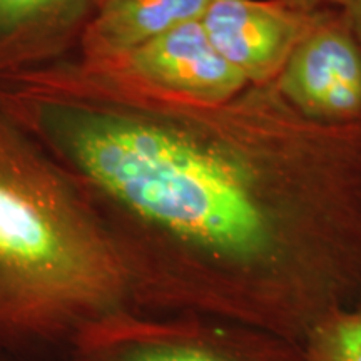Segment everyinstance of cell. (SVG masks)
I'll return each mask as SVG.
<instances>
[{
    "label": "cell",
    "mask_w": 361,
    "mask_h": 361,
    "mask_svg": "<svg viewBox=\"0 0 361 361\" xmlns=\"http://www.w3.org/2000/svg\"><path fill=\"white\" fill-rule=\"evenodd\" d=\"M211 0H107L94 11L82 35L84 61H119L176 27L201 20Z\"/></svg>",
    "instance_id": "obj_8"
},
{
    "label": "cell",
    "mask_w": 361,
    "mask_h": 361,
    "mask_svg": "<svg viewBox=\"0 0 361 361\" xmlns=\"http://www.w3.org/2000/svg\"><path fill=\"white\" fill-rule=\"evenodd\" d=\"M274 84L310 121L361 124V49L345 12L316 13Z\"/></svg>",
    "instance_id": "obj_4"
},
{
    "label": "cell",
    "mask_w": 361,
    "mask_h": 361,
    "mask_svg": "<svg viewBox=\"0 0 361 361\" xmlns=\"http://www.w3.org/2000/svg\"><path fill=\"white\" fill-rule=\"evenodd\" d=\"M316 13L281 0H211L201 24L216 51L250 84L278 79Z\"/></svg>",
    "instance_id": "obj_5"
},
{
    "label": "cell",
    "mask_w": 361,
    "mask_h": 361,
    "mask_svg": "<svg viewBox=\"0 0 361 361\" xmlns=\"http://www.w3.org/2000/svg\"><path fill=\"white\" fill-rule=\"evenodd\" d=\"M99 66H111L151 87L200 102H224L250 85L216 51L201 20L176 27L129 56Z\"/></svg>",
    "instance_id": "obj_6"
},
{
    "label": "cell",
    "mask_w": 361,
    "mask_h": 361,
    "mask_svg": "<svg viewBox=\"0 0 361 361\" xmlns=\"http://www.w3.org/2000/svg\"><path fill=\"white\" fill-rule=\"evenodd\" d=\"M0 361H4V360H0Z\"/></svg>",
    "instance_id": "obj_13"
},
{
    "label": "cell",
    "mask_w": 361,
    "mask_h": 361,
    "mask_svg": "<svg viewBox=\"0 0 361 361\" xmlns=\"http://www.w3.org/2000/svg\"><path fill=\"white\" fill-rule=\"evenodd\" d=\"M94 0H0V78L34 69L80 39Z\"/></svg>",
    "instance_id": "obj_7"
},
{
    "label": "cell",
    "mask_w": 361,
    "mask_h": 361,
    "mask_svg": "<svg viewBox=\"0 0 361 361\" xmlns=\"http://www.w3.org/2000/svg\"><path fill=\"white\" fill-rule=\"evenodd\" d=\"M348 24L351 27L356 42H358L361 49V0H346L345 7H343Z\"/></svg>",
    "instance_id": "obj_11"
},
{
    "label": "cell",
    "mask_w": 361,
    "mask_h": 361,
    "mask_svg": "<svg viewBox=\"0 0 361 361\" xmlns=\"http://www.w3.org/2000/svg\"><path fill=\"white\" fill-rule=\"evenodd\" d=\"M281 2L301 12L318 13L326 11H343L346 0H281Z\"/></svg>",
    "instance_id": "obj_10"
},
{
    "label": "cell",
    "mask_w": 361,
    "mask_h": 361,
    "mask_svg": "<svg viewBox=\"0 0 361 361\" xmlns=\"http://www.w3.org/2000/svg\"><path fill=\"white\" fill-rule=\"evenodd\" d=\"M301 346L306 361H361V298L323 318Z\"/></svg>",
    "instance_id": "obj_9"
},
{
    "label": "cell",
    "mask_w": 361,
    "mask_h": 361,
    "mask_svg": "<svg viewBox=\"0 0 361 361\" xmlns=\"http://www.w3.org/2000/svg\"><path fill=\"white\" fill-rule=\"evenodd\" d=\"M130 310L75 180L0 107V360L62 361L85 329Z\"/></svg>",
    "instance_id": "obj_2"
},
{
    "label": "cell",
    "mask_w": 361,
    "mask_h": 361,
    "mask_svg": "<svg viewBox=\"0 0 361 361\" xmlns=\"http://www.w3.org/2000/svg\"><path fill=\"white\" fill-rule=\"evenodd\" d=\"M62 361H306L301 343L241 326L124 311L85 329Z\"/></svg>",
    "instance_id": "obj_3"
},
{
    "label": "cell",
    "mask_w": 361,
    "mask_h": 361,
    "mask_svg": "<svg viewBox=\"0 0 361 361\" xmlns=\"http://www.w3.org/2000/svg\"><path fill=\"white\" fill-rule=\"evenodd\" d=\"M104 2H107V0H94V11H96L99 6H102Z\"/></svg>",
    "instance_id": "obj_12"
},
{
    "label": "cell",
    "mask_w": 361,
    "mask_h": 361,
    "mask_svg": "<svg viewBox=\"0 0 361 361\" xmlns=\"http://www.w3.org/2000/svg\"><path fill=\"white\" fill-rule=\"evenodd\" d=\"M12 112L75 180L135 311L303 343L361 298V124L326 126L276 84L224 102L67 66Z\"/></svg>",
    "instance_id": "obj_1"
}]
</instances>
